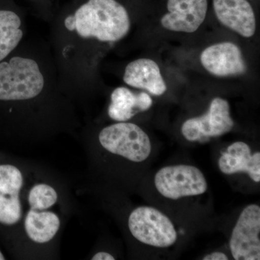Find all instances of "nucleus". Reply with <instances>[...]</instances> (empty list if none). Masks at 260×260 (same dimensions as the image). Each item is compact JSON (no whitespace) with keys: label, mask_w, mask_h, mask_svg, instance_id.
Returning <instances> with one entry per match:
<instances>
[{"label":"nucleus","mask_w":260,"mask_h":260,"mask_svg":"<svg viewBox=\"0 0 260 260\" xmlns=\"http://www.w3.org/2000/svg\"><path fill=\"white\" fill-rule=\"evenodd\" d=\"M78 35L101 42H117L129 32L127 11L116 0H88L75 12Z\"/></svg>","instance_id":"f257e3e1"},{"label":"nucleus","mask_w":260,"mask_h":260,"mask_svg":"<svg viewBox=\"0 0 260 260\" xmlns=\"http://www.w3.org/2000/svg\"><path fill=\"white\" fill-rule=\"evenodd\" d=\"M44 77L39 65L28 58H12L0 63V100H27L42 91Z\"/></svg>","instance_id":"f03ea898"},{"label":"nucleus","mask_w":260,"mask_h":260,"mask_svg":"<svg viewBox=\"0 0 260 260\" xmlns=\"http://www.w3.org/2000/svg\"><path fill=\"white\" fill-rule=\"evenodd\" d=\"M99 141L108 151L133 162L144 161L151 153L148 135L133 123L123 121L104 128Z\"/></svg>","instance_id":"7ed1b4c3"},{"label":"nucleus","mask_w":260,"mask_h":260,"mask_svg":"<svg viewBox=\"0 0 260 260\" xmlns=\"http://www.w3.org/2000/svg\"><path fill=\"white\" fill-rule=\"evenodd\" d=\"M130 232L139 242L158 248L175 244L177 234L170 219L150 207H140L132 212L128 220Z\"/></svg>","instance_id":"20e7f679"},{"label":"nucleus","mask_w":260,"mask_h":260,"mask_svg":"<svg viewBox=\"0 0 260 260\" xmlns=\"http://www.w3.org/2000/svg\"><path fill=\"white\" fill-rule=\"evenodd\" d=\"M157 190L172 200L204 194L208 189L205 176L198 168L189 165L166 167L155 177Z\"/></svg>","instance_id":"39448f33"},{"label":"nucleus","mask_w":260,"mask_h":260,"mask_svg":"<svg viewBox=\"0 0 260 260\" xmlns=\"http://www.w3.org/2000/svg\"><path fill=\"white\" fill-rule=\"evenodd\" d=\"M234 125L229 103L220 98H215L206 114L188 119L183 124L181 133L189 141H200L225 134Z\"/></svg>","instance_id":"423d86ee"},{"label":"nucleus","mask_w":260,"mask_h":260,"mask_svg":"<svg viewBox=\"0 0 260 260\" xmlns=\"http://www.w3.org/2000/svg\"><path fill=\"white\" fill-rule=\"evenodd\" d=\"M259 206L248 205L238 219L229 243L234 259L259 260Z\"/></svg>","instance_id":"0eeeda50"},{"label":"nucleus","mask_w":260,"mask_h":260,"mask_svg":"<svg viewBox=\"0 0 260 260\" xmlns=\"http://www.w3.org/2000/svg\"><path fill=\"white\" fill-rule=\"evenodd\" d=\"M168 13L160 20L162 26L172 31L193 32L204 22L208 0H168Z\"/></svg>","instance_id":"6e6552de"},{"label":"nucleus","mask_w":260,"mask_h":260,"mask_svg":"<svg viewBox=\"0 0 260 260\" xmlns=\"http://www.w3.org/2000/svg\"><path fill=\"white\" fill-rule=\"evenodd\" d=\"M205 69L218 77L244 74L246 65L242 51L231 42L220 43L205 49L200 56Z\"/></svg>","instance_id":"1a4fd4ad"},{"label":"nucleus","mask_w":260,"mask_h":260,"mask_svg":"<svg viewBox=\"0 0 260 260\" xmlns=\"http://www.w3.org/2000/svg\"><path fill=\"white\" fill-rule=\"evenodd\" d=\"M21 172L14 166L0 165V223L14 225L22 216L20 191L23 186Z\"/></svg>","instance_id":"9d476101"},{"label":"nucleus","mask_w":260,"mask_h":260,"mask_svg":"<svg viewBox=\"0 0 260 260\" xmlns=\"http://www.w3.org/2000/svg\"><path fill=\"white\" fill-rule=\"evenodd\" d=\"M214 11L224 26L249 38L256 30L254 10L247 0H213Z\"/></svg>","instance_id":"9b49d317"},{"label":"nucleus","mask_w":260,"mask_h":260,"mask_svg":"<svg viewBox=\"0 0 260 260\" xmlns=\"http://www.w3.org/2000/svg\"><path fill=\"white\" fill-rule=\"evenodd\" d=\"M219 169L225 174L247 173L255 182L260 181V153L251 155L249 145L244 142H236L222 153L218 160Z\"/></svg>","instance_id":"f8f14e48"},{"label":"nucleus","mask_w":260,"mask_h":260,"mask_svg":"<svg viewBox=\"0 0 260 260\" xmlns=\"http://www.w3.org/2000/svg\"><path fill=\"white\" fill-rule=\"evenodd\" d=\"M124 81L130 86L144 89L154 95H161L167 91L158 65L150 59H139L129 63L124 72Z\"/></svg>","instance_id":"ddd939ff"},{"label":"nucleus","mask_w":260,"mask_h":260,"mask_svg":"<svg viewBox=\"0 0 260 260\" xmlns=\"http://www.w3.org/2000/svg\"><path fill=\"white\" fill-rule=\"evenodd\" d=\"M153 100L148 93H135L129 89L116 88L111 95L108 114L113 120L126 121L138 113L145 112L151 107Z\"/></svg>","instance_id":"4468645a"},{"label":"nucleus","mask_w":260,"mask_h":260,"mask_svg":"<svg viewBox=\"0 0 260 260\" xmlns=\"http://www.w3.org/2000/svg\"><path fill=\"white\" fill-rule=\"evenodd\" d=\"M60 226V220L52 212L29 210L25 220V232L34 242L44 244L51 241Z\"/></svg>","instance_id":"2eb2a0df"},{"label":"nucleus","mask_w":260,"mask_h":260,"mask_svg":"<svg viewBox=\"0 0 260 260\" xmlns=\"http://www.w3.org/2000/svg\"><path fill=\"white\" fill-rule=\"evenodd\" d=\"M20 25L18 15L9 10H0V61L9 55L23 38Z\"/></svg>","instance_id":"dca6fc26"},{"label":"nucleus","mask_w":260,"mask_h":260,"mask_svg":"<svg viewBox=\"0 0 260 260\" xmlns=\"http://www.w3.org/2000/svg\"><path fill=\"white\" fill-rule=\"evenodd\" d=\"M57 201V194L54 188L45 184H39L30 189L28 203L30 209L45 210L51 208Z\"/></svg>","instance_id":"f3484780"},{"label":"nucleus","mask_w":260,"mask_h":260,"mask_svg":"<svg viewBox=\"0 0 260 260\" xmlns=\"http://www.w3.org/2000/svg\"><path fill=\"white\" fill-rule=\"evenodd\" d=\"M229 258L223 252H216L212 253V254H208L203 258V260H228Z\"/></svg>","instance_id":"a211bd4d"},{"label":"nucleus","mask_w":260,"mask_h":260,"mask_svg":"<svg viewBox=\"0 0 260 260\" xmlns=\"http://www.w3.org/2000/svg\"><path fill=\"white\" fill-rule=\"evenodd\" d=\"M64 25L67 29L70 30V31H73L76 29V25H75V19L74 15H70L68 18L65 19Z\"/></svg>","instance_id":"6ab92c4d"},{"label":"nucleus","mask_w":260,"mask_h":260,"mask_svg":"<svg viewBox=\"0 0 260 260\" xmlns=\"http://www.w3.org/2000/svg\"><path fill=\"white\" fill-rule=\"evenodd\" d=\"M114 256L111 255L110 254L104 251H101V252L97 253L96 254L93 256L92 260H114Z\"/></svg>","instance_id":"aec40b11"},{"label":"nucleus","mask_w":260,"mask_h":260,"mask_svg":"<svg viewBox=\"0 0 260 260\" xmlns=\"http://www.w3.org/2000/svg\"><path fill=\"white\" fill-rule=\"evenodd\" d=\"M5 257L4 256H3V254H2L1 251H0V260H4Z\"/></svg>","instance_id":"412c9836"}]
</instances>
